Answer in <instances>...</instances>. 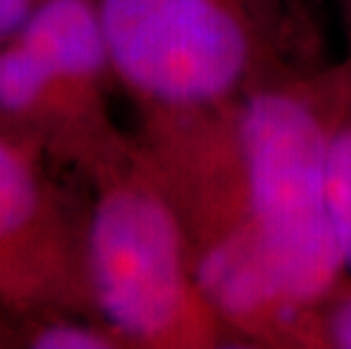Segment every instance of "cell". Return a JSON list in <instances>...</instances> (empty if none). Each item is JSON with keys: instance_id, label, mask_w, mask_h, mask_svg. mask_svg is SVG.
<instances>
[{"instance_id": "3957f363", "label": "cell", "mask_w": 351, "mask_h": 349, "mask_svg": "<svg viewBox=\"0 0 351 349\" xmlns=\"http://www.w3.org/2000/svg\"><path fill=\"white\" fill-rule=\"evenodd\" d=\"M88 265L100 313L132 349L234 347L202 291L182 218L134 134L88 177Z\"/></svg>"}, {"instance_id": "ba28073f", "label": "cell", "mask_w": 351, "mask_h": 349, "mask_svg": "<svg viewBox=\"0 0 351 349\" xmlns=\"http://www.w3.org/2000/svg\"><path fill=\"white\" fill-rule=\"evenodd\" d=\"M302 349H351V277L311 317Z\"/></svg>"}, {"instance_id": "8992f818", "label": "cell", "mask_w": 351, "mask_h": 349, "mask_svg": "<svg viewBox=\"0 0 351 349\" xmlns=\"http://www.w3.org/2000/svg\"><path fill=\"white\" fill-rule=\"evenodd\" d=\"M342 59V57H340ZM345 62V59H342ZM347 66V64H345ZM326 211L333 236L338 241L342 261L351 277V80L347 69V86L333 114L326 147L324 175Z\"/></svg>"}, {"instance_id": "6da1fadb", "label": "cell", "mask_w": 351, "mask_h": 349, "mask_svg": "<svg viewBox=\"0 0 351 349\" xmlns=\"http://www.w3.org/2000/svg\"><path fill=\"white\" fill-rule=\"evenodd\" d=\"M138 116L211 109L328 64L315 0H95Z\"/></svg>"}, {"instance_id": "277c9868", "label": "cell", "mask_w": 351, "mask_h": 349, "mask_svg": "<svg viewBox=\"0 0 351 349\" xmlns=\"http://www.w3.org/2000/svg\"><path fill=\"white\" fill-rule=\"evenodd\" d=\"M116 86L95 0H41L0 48V132L88 180L134 139L111 118Z\"/></svg>"}, {"instance_id": "9c48e42d", "label": "cell", "mask_w": 351, "mask_h": 349, "mask_svg": "<svg viewBox=\"0 0 351 349\" xmlns=\"http://www.w3.org/2000/svg\"><path fill=\"white\" fill-rule=\"evenodd\" d=\"M41 0H0V48L27 23Z\"/></svg>"}, {"instance_id": "52a82bcc", "label": "cell", "mask_w": 351, "mask_h": 349, "mask_svg": "<svg viewBox=\"0 0 351 349\" xmlns=\"http://www.w3.org/2000/svg\"><path fill=\"white\" fill-rule=\"evenodd\" d=\"M12 340L27 349H132L104 317L80 313H50L12 324Z\"/></svg>"}, {"instance_id": "5b68a950", "label": "cell", "mask_w": 351, "mask_h": 349, "mask_svg": "<svg viewBox=\"0 0 351 349\" xmlns=\"http://www.w3.org/2000/svg\"><path fill=\"white\" fill-rule=\"evenodd\" d=\"M39 145L0 132V311L102 317L88 265V202L50 173Z\"/></svg>"}, {"instance_id": "30bf717a", "label": "cell", "mask_w": 351, "mask_h": 349, "mask_svg": "<svg viewBox=\"0 0 351 349\" xmlns=\"http://www.w3.org/2000/svg\"><path fill=\"white\" fill-rule=\"evenodd\" d=\"M7 340H12V326L5 324V315L0 311V347L7 345Z\"/></svg>"}, {"instance_id": "7a4b0ae2", "label": "cell", "mask_w": 351, "mask_h": 349, "mask_svg": "<svg viewBox=\"0 0 351 349\" xmlns=\"http://www.w3.org/2000/svg\"><path fill=\"white\" fill-rule=\"evenodd\" d=\"M345 86L347 66L335 59L270 80L234 102L252 218L290 322V349L304 347L311 317L349 277L324 195L328 132Z\"/></svg>"}]
</instances>
